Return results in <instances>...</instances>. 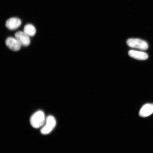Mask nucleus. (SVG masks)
Listing matches in <instances>:
<instances>
[{
  "label": "nucleus",
  "mask_w": 153,
  "mask_h": 153,
  "mask_svg": "<svg viewBox=\"0 0 153 153\" xmlns=\"http://www.w3.org/2000/svg\"><path fill=\"white\" fill-rule=\"evenodd\" d=\"M46 120L44 112L39 110L32 115L30 118V122L32 127L34 128H39L45 124Z\"/></svg>",
  "instance_id": "nucleus-1"
},
{
  "label": "nucleus",
  "mask_w": 153,
  "mask_h": 153,
  "mask_svg": "<svg viewBox=\"0 0 153 153\" xmlns=\"http://www.w3.org/2000/svg\"><path fill=\"white\" fill-rule=\"evenodd\" d=\"M127 45L130 47L138 49L141 50H146L149 46L146 41L137 38H131L127 41Z\"/></svg>",
  "instance_id": "nucleus-2"
},
{
  "label": "nucleus",
  "mask_w": 153,
  "mask_h": 153,
  "mask_svg": "<svg viewBox=\"0 0 153 153\" xmlns=\"http://www.w3.org/2000/svg\"><path fill=\"white\" fill-rule=\"evenodd\" d=\"M56 124V120L53 116H48L46 120L45 125L41 129V134L43 135H47L50 133L54 128Z\"/></svg>",
  "instance_id": "nucleus-3"
},
{
  "label": "nucleus",
  "mask_w": 153,
  "mask_h": 153,
  "mask_svg": "<svg viewBox=\"0 0 153 153\" xmlns=\"http://www.w3.org/2000/svg\"><path fill=\"white\" fill-rule=\"evenodd\" d=\"M15 37L21 45L27 47L30 45L29 36L24 32L19 31L16 32L15 34Z\"/></svg>",
  "instance_id": "nucleus-4"
},
{
  "label": "nucleus",
  "mask_w": 153,
  "mask_h": 153,
  "mask_svg": "<svg viewBox=\"0 0 153 153\" xmlns=\"http://www.w3.org/2000/svg\"><path fill=\"white\" fill-rule=\"evenodd\" d=\"M5 44L10 49L14 51L20 50L22 46L16 38L12 37L7 38L5 41Z\"/></svg>",
  "instance_id": "nucleus-5"
},
{
  "label": "nucleus",
  "mask_w": 153,
  "mask_h": 153,
  "mask_svg": "<svg viewBox=\"0 0 153 153\" xmlns=\"http://www.w3.org/2000/svg\"><path fill=\"white\" fill-rule=\"evenodd\" d=\"M22 22L20 19L16 18H12L7 20L5 23L6 27L10 30H14L20 27Z\"/></svg>",
  "instance_id": "nucleus-6"
},
{
  "label": "nucleus",
  "mask_w": 153,
  "mask_h": 153,
  "mask_svg": "<svg viewBox=\"0 0 153 153\" xmlns=\"http://www.w3.org/2000/svg\"><path fill=\"white\" fill-rule=\"evenodd\" d=\"M153 113V104H147L142 107L139 112V115L142 117H146Z\"/></svg>",
  "instance_id": "nucleus-7"
},
{
  "label": "nucleus",
  "mask_w": 153,
  "mask_h": 153,
  "mask_svg": "<svg viewBox=\"0 0 153 153\" xmlns=\"http://www.w3.org/2000/svg\"><path fill=\"white\" fill-rule=\"evenodd\" d=\"M128 54L130 57L138 60H145L148 58V55L142 51L131 50L129 51Z\"/></svg>",
  "instance_id": "nucleus-8"
},
{
  "label": "nucleus",
  "mask_w": 153,
  "mask_h": 153,
  "mask_svg": "<svg viewBox=\"0 0 153 153\" xmlns=\"http://www.w3.org/2000/svg\"><path fill=\"white\" fill-rule=\"evenodd\" d=\"M24 31L29 37H33L36 32L35 27L31 24H27L25 26Z\"/></svg>",
  "instance_id": "nucleus-9"
}]
</instances>
